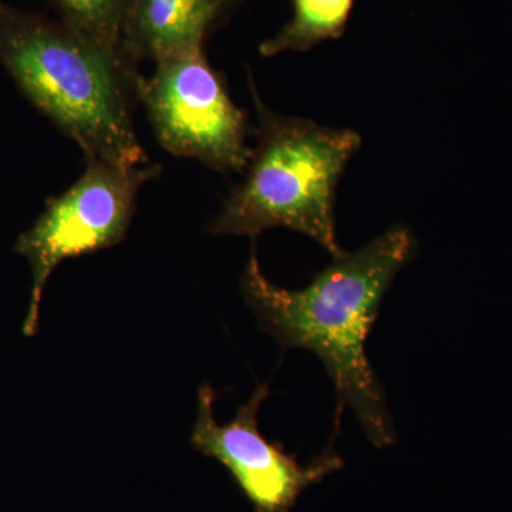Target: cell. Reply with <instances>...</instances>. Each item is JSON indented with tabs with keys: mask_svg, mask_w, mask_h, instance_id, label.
Wrapping results in <instances>:
<instances>
[{
	"mask_svg": "<svg viewBox=\"0 0 512 512\" xmlns=\"http://www.w3.org/2000/svg\"><path fill=\"white\" fill-rule=\"evenodd\" d=\"M248 82L256 110V143L244 178L229 192L208 231L256 238L266 229L288 228L338 258L345 251L336 238V187L362 137L349 128L275 113L251 76Z\"/></svg>",
	"mask_w": 512,
	"mask_h": 512,
	"instance_id": "cell-3",
	"label": "cell"
},
{
	"mask_svg": "<svg viewBox=\"0 0 512 512\" xmlns=\"http://www.w3.org/2000/svg\"><path fill=\"white\" fill-rule=\"evenodd\" d=\"M0 67L86 160L147 163L134 126L141 74L121 50L59 19L2 3Z\"/></svg>",
	"mask_w": 512,
	"mask_h": 512,
	"instance_id": "cell-2",
	"label": "cell"
},
{
	"mask_svg": "<svg viewBox=\"0 0 512 512\" xmlns=\"http://www.w3.org/2000/svg\"><path fill=\"white\" fill-rule=\"evenodd\" d=\"M57 19L100 45L121 50L134 0H46Z\"/></svg>",
	"mask_w": 512,
	"mask_h": 512,
	"instance_id": "cell-9",
	"label": "cell"
},
{
	"mask_svg": "<svg viewBox=\"0 0 512 512\" xmlns=\"http://www.w3.org/2000/svg\"><path fill=\"white\" fill-rule=\"evenodd\" d=\"M288 22L259 45L264 57L286 52H308L326 40L345 35L355 0H291Z\"/></svg>",
	"mask_w": 512,
	"mask_h": 512,
	"instance_id": "cell-8",
	"label": "cell"
},
{
	"mask_svg": "<svg viewBox=\"0 0 512 512\" xmlns=\"http://www.w3.org/2000/svg\"><path fill=\"white\" fill-rule=\"evenodd\" d=\"M2 3H3L2 0H0V5H2Z\"/></svg>",
	"mask_w": 512,
	"mask_h": 512,
	"instance_id": "cell-10",
	"label": "cell"
},
{
	"mask_svg": "<svg viewBox=\"0 0 512 512\" xmlns=\"http://www.w3.org/2000/svg\"><path fill=\"white\" fill-rule=\"evenodd\" d=\"M242 0H134L121 52L134 63L204 49L208 36L224 25Z\"/></svg>",
	"mask_w": 512,
	"mask_h": 512,
	"instance_id": "cell-7",
	"label": "cell"
},
{
	"mask_svg": "<svg viewBox=\"0 0 512 512\" xmlns=\"http://www.w3.org/2000/svg\"><path fill=\"white\" fill-rule=\"evenodd\" d=\"M417 254L406 227L386 229L355 252H343L312 276L303 289L272 284L262 272L255 245L241 291L262 330L284 350L306 349L325 366L338 396L335 436L349 407L376 447L396 441L386 393L366 353V343L394 278Z\"/></svg>",
	"mask_w": 512,
	"mask_h": 512,
	"instance_id": "cell-1",
	"label": "cell"
},
{
	"mask_svg": "<svg viewBox=\"0 0 512 512\" xmlns=\"http://www.w3.org/2000/svg\"><path fill=\"white\" fill-rule=\"evenodd\" d=\"M158 164L119 165L86 160V170L23 232L15 251L28 259L32 292L23 333L33 336L43 291L53 271L69 258L114 247L126 237L141 188L160 174Z\"/></svg>",
	"mask_w": 512,
	"mask_h": 512,
	"instance_id": "cell-4",
	"label": "cell"
},
{
	"mask_svg": "<svg viewBox=\"0 0 512 512\" xmlns=\"http://www.w3.org/2000/svg\"><path fill=\"white\" fill-rule=\"evenodd\" d=\"M138 101L168 153L194 158L218 173H244L251 128L204 49L157 62L154 73L138 82Z\"/></svg>",
	"mask_w": 512,
	"mask_h": 512,
	"instance_id": "cell-5",
	"label": "cell"
},
{
	"mask_svg": "<svg viewBox=\"0 0 512 512\" xmlns=\"http://www.w3.org/2000/svg\"><path fill=\"white\" fill-rule=\"evenodd\" d=\"M268 396L269 387L258 386L231 423L221 426L214 414L217 394L210 384H202L191 444L227 468L255 512H291L306 488L336 473L343 461L328 446L309 466H301L282 444L266 440L259 431L258 414Z\"/></svg>",
	"mask_w": 512,
	"mask_h": 512,
	"instance_id": "cell-6",
	"label": "cell"
}]
</instances>
